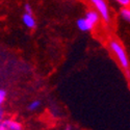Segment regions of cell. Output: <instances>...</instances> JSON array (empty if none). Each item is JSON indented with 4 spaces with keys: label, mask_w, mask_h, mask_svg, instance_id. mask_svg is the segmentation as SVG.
<instances>
[{
    "label": "cell",
    "mask_w": 130,
    "mask_h": 130,
    "mask_svg": "<svg viewBox=\"0 0 130 130\" xmlns=\"http://www.w3.org/2000/svg\"><path fill=\"white\" fill-rule=\"evenodd\" d=\"M120 17L122 18V20L129 22L130 21V8L128 7H122L120 9Z\"/></svg>",
    "instance_id": "52a82bcc"
},
{
    "label": "cell",
    "mask_w": 130,
    "mask_h": 130,
    "mask_svg": "<svg viewBox=\"0 0 130 130\" xmlns=\"http://www.w3.org/2000/svg\"><path fill=\"white\" fill-rule=\"evenodd\" d=\"M64 130H73V127L71 125H67L66 128H64Z\"/></svg>",
    "instance_id": "4fadbf2b"
},
{
    "label": "cell",
    "mask_w": 130,
    "mask_h": 130,
    "mask_svg": "<svg viewBox=\"0 0 130 130\" xmlns=\"http://www.w3.org/2000/svg\"><path fill=\"white\" fill-rule=\"evenodd\" d=\"M6 92L3 90V89H0V106H2V104L5 102L6 100Z\"/></svg>",
    "instance_id": "9c48e42d"
},
{
    "label": "cell",
    "mask_w": 130,
    "mask_h": 130,
    "mask_svg": "<svg viewBox=\"0 0 130 130\" xmlns=\"http://www.w3.org/2000/svg\"><path fill=\"white\" fill-rule=\"evenodd\" d=\"M89 1L94 7L93 9H95L100 16V19L104 23L109 24L111 21V14L109 5L106 2V0H89Z\"/></svg>",
    "instance_id": "7a4b0ae2"
},
{
    "label": "cell",
    "mask_w": 130,
    "mask_h": 130,
    "mask_svg": "<svg viewBox=\"0 0 130 130\" xmlns=\"http://www.w3.org/2000/svg\"><path fill=\"white\" fill-rule=\"evenodd\" d=\"M86 21H88V22L95 28L97 25L99 24V22H100V16L98 15V13L96 12L95 9H89L88 12L85 13V15H84V17H83Z\"/></svg>",
    "instance_id": "277c9868"
},
{
    "label": "cell",
    "mask_w": 130,
    "mask_h": 130,
    "mask_svg": "<svg viewBox=\"0 0 130 130\" xmlns=\"http://www.w3.org/2000/svg\"><path fill=\"white\" fill-rule=\"evenodd\" d=\"M41 104L42 103H41L40 100H32L28 104V110H30V111H37L38 109H40Z\"/></svg>",
    "instance_id": "ba28073f"
},
{
    "label": "cell",
    "mask_w": 130,
    "mask_h": 130,
    "mask_svg": "<svg viewBox=\"0 0 130 130\" xmlns=\"http://www.w3.org/2000/svg\"><path fill=\"white\" fill-rule=\"evenodd\" d=\"M0 130H23V125L14 118H3L0 121Z\"/></svg>",
    "instance_id": "3957f363"
},
{
    "label": "cell",
    "mask_w": 130,
    "mask_h": 130,
    "mask_svg": "<svg viewBox=\"0 0 130 130\" xmlns=\"http://www.w3.org/2000/svg\"><path fill=\"white\" fill-rule=\"evenodd\" d=\"M108 49L112 53V55L115 56L118 63L120 64V67L124 71L129 70V67H130L129 58H128L127 52H126L124 46L120 43V41H118L116 39L110 40L108 42Z\"/></svg>",
    "instance_id": "6da1fadb"
},
{
    "label": "cell",
    "mask_w": 130,
    "mask_h": 130,
    "mask_svg": "<svg viewBox=\"0 0 130 130\" xmlns=\"http://www.w3.org/2000/svg\"><path fill=\"white\" fill-rule=\"evenodd\" d=\"M24 13L32 15V7H31V5L29 3H25L24 4Z\"/></svg>",
    "instance_id": "8fae6325"
},
{
    "label": "cell",
    "mask_w": 130,
    "mask_h": 130,
    "mask_svg": "<svg viewBox=\"0 0 130 130\" xmlns=\"http://www.w3.org/2000/svg\"><path fill=\"white\" fill-rule=\"evenodd\" d=\"M3 118H4V111H3L2 106H0V121H1Z\"/></svg>",
    "instance_id": "7c38bea8"
},
{
    "label": "cell",
    "mask_w": 130,
    "mask_h": 130,
    "mask_svg": "<svg viewBox=\"0 0 130 130\" xmlns=\"http://www.w3.org/2000/svg\"><path fill=\"white\" fill-rule=\"evenodd\" d=\"M76 25H77V28L83 32H89V31H92L94 29V27L84 18H79L76 21Z\"/></svg>",
    "instance_id": "8992f818"
},
{
    "label": "cell",
    "mask_w": 130,
    "mask_h": 130,
    "mask_svg": "<svg viewBox=\"0 0 130 130\" xmlns=\"http://www.w3.org/2000/svg\"><path fill=\"white\" fill-rule=\"evenodd\" d=\"M115 1L122 7H128L130 5V0H115Z\"/></svg>",
    "instance_id": "30bf717a"
},
{
    "label": "cell",
    "mask_w": 130,
    "mask_h": 130,
    "mask_svg": "<svg viewBox=\"0 0 130 130\" xmlns=\"http://www.w3.org/2000/svg\"><path fill=\"white\" fill-rule=\"evenodd\" d=\"M22 23L28 29H35L37 27V21H36L34 15H30V14H25V13L23 14Z\"/></svg>",
    "instance_id": "5b68a950"
}]
</instances>
